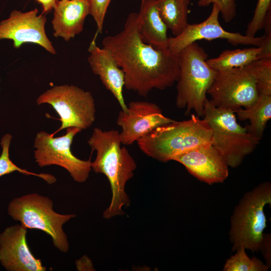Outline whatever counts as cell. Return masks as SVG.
<instances>
[{"label": "cell", "mask_w": 271, "mask_h": 271, "mask_svg": "<svg viewBox=\"0 0 271 271\" xmlns=\"http://www.w3.org/2000/svg\"><path fill=\"white\" fill-rule=\"evenodd\" d=\"M96 156L91 162V169L96 173L104 174L111 187L112 197L110 205L105 210L103 217L110 219L124 214L122 207L130 204L125 191L126 182L134 175L137 164L122 143L117 130H103L96 127L87 142Z\"/></svg>", "instance_id": "7a4b0ae2"}, {"label": "cell", "mask_w": 271, "mask_h": 271, "mask_svg": "<svg viewBox=\"0 0 271 271\" xmlns=\"http://www.w3.org/2000/svg\"><path fill=\"white\" fill-rule=\"evenodd\" d=\"M270 237L269 234H265L263 241L260 250L262 252L266 260L267 266L270 265Z\"/></svg>", "instance_id": "83f0119b"}, {"label": "cell", "mask_w": 271, "mask_h": 271, "mask_svg": "<svg viewBox=\"0 0 271 271\" xmlns=\"http://www.w3.org/2000/svg\"><path fill=\"white\" fill-rule=\"evenodd\" d=\"M199 181L209 185L223 182L229 174V166L221 152L211 143L191 149L175 157Z\"/></svg>", "instance_id": "5bb4252c"}, {"label": "cell", "mask_w": 271, "mask_h": 271, "mask_svg": "<svg viewBox=\"0 0 271 271\" xmlns=\"http://www.w3.org/2000/svg\"><path fill=\"white\" fill-rule=\"evenodd\" d=\"M38 105L50 104L60 116L61 125L55 134L64 128H88L95 120L96 108L92 94L74 85L55 86L41 94Z\"/></svg>", "instance_id": "ba28073f"}, {"label": "cell", "mask_w": 271, "mask_h": 271, "mask_svg": "<svg viewBox=\"0 0 271 271\" xmlns=\"http://www.w3.org/2000/svg\"><path fill=\"white\" fill-rule=\"evenodd\" d=\"M53 9V35L66 41L82 31L85 19L90 14L88 0L57 1Z\"/></svg>", "instance_id": "e0dca14e"}, {"label": "cell", "mask_w": 271, "mask_h": 271, "mask_svg": "<svg viewBox=\"0 0 271 271\" xmlns=\"http://www.w3.org/2000/svg\"><path fill=\"white\" fill-rule=\"evenodd\" d=\"M190 0H157L160 15L168 29L176 36L188 24Z\"/></svg>", "instance_id": "44dd1931"}, {"label": "cell", "mask_w": 271, "mask_h": 271, "mask_svg": "<svg viewBox=\"0 0 271 271\" xmlns=\"http://www.w3.org/2000/svg\"><path fill=\"white\" fill-rule=\"evenodd\" d=\"M81 130L77 127L67 128L65 134L57 138L44 131L38 132L34 140V152L38 165L40 167L59 166L66 170L75 181L85 182L92 170L91 160H80L71 151L74 137Z\"/></svg>", "instance_id": "9c48e42d"}, {"label": "cell", "mask_w": 271, "mask_h": 271, "mask_svg": "<svg viewBox=\"0 0 271 271\" xmlns=\"http://www.w3.org/2000/svg\"><path fill=\"white\" fill-rule=\"evenodd\" d=\"M12 136L10 134H6L2 138L1 145L2 152L0 156V177L7 174L18 171L20 173L28 175L38 177L48 183H51L54 179L53 175L46 173H34L17 166L9 158V148Z\"/></svg>", "instance_id": "603a6c76"}, {"label": "cell", "mask_w": 271, "mask_h": 271, "mask_svg": "<svg viewBox=\"0 0 271 271\" xmlns=\"http://www.w3.org/2000/svg\"><path fill=\"white\" fill-rule=\"evenodd\" d=\"M138 19L139 31L144 42L156 48H168V29L160 15L157 0L141 1Z\"/></svg>", "instance_id": "ac0fdd59"}, {"label": "cell", "mask_w": 271, "mask_h": 271, "mask_svg": "<svg viewBox=\"0 0 271 271\" xmlns=\"http://www.w3.org/2000/svg\"><path fill=\"white\" fill-rule=\"evenodd\" d=\"M96 32L88 49L89 56L88 62L92 72L99 77L102 83L113 95L121 110L126 112V105L123 94L124 75L111 52L103 47L97 46Z\"/></svg>", "instance_id": "2e32d148"}, {"label": "cell", "mask_w": 271, "mask_h": 271, "mask_svg": "<svg viewBox=\"0 0 271 271\" xmlns=\"http://www.w3.org/2000/svg\"><path fill=\"white\" fill-rule=\"evenodd\" d=\"M27 229L21 224L7 227L0 234V262L9 271H45L41 260L31 251Z\"/></svg>", "instance_id": "9a60e30c"}, {"label": "cell", "mask_w": 271, "mask_h": 271, "mask_svg": "<svg viewBox=\"0 0 271 271\" xmlns=\"http://www.w3.org/2000/svg\"><path fill=\"white\" fill-rule=\"evenodd\" d=\"M271 203V184H260L245 193L235 208L229 231L232 250L240 247L252 252L260 250L266 226L265 206Z\"/></svg>", "instance_id": "5b68a950"}, {"label": "cell", "mask_w": 271, "mask_h": 271, "mask_svg": "<svg viewBox=\"0 0 271 271\" xmlns=\"http://www.w3.org/2000/svg\"><path fill=\"white\" fill-rule=\"evenodd\" d=\"M38 13L37 9L25 13L13 11L8 19L0 22V40H12L15 48L25 43L37 44L55 54V49L45 32L47 19Z\"/></svg>", "instance_id": "4fadbf2b"}, {"label": "cell", "mask_w": 271, "mask_h": 271, "mask_svg": "<svg viewBox=\"0 0 271 271\" xmlns=\"http://www.w3.org/2000/svg\"><path fill=\"white\" fill-rule=\"evenodd\" d=\"M179 76L177 80L176 105L194 111L203 117L206 94L217 73L207 63L208 55L197 42L183 49L178 55Z\"/></svg>", "instance_id": "277c9868"}, {"label": "cell", "mask_w": 271, "mask_h": 271, "mask_svg": "<svg viewBox=\"0 0 271 271\" xmlns=\"http://www.w3.org/2000/svg\"><path fill=\"white\" fill-rule=\"evenodd\" d=\"M203 117L212 130L211 144L223 154L229 167L239 166L259 143L246 127L238 124L234 111L216 107L207 98Z\"/></svg>", "instance_id": "8992f818"}, {"label": "cell", "mask_w": 271, "mask_h": 271, "mask_svg": "<svg viewBox=\"0 0 271 271\" xmlns=\"http://www.w3.org/2000/svg\"><path fill=\"white\" fill-rule=\"evenodd\" d=\"M43 7L45 13L49 12L53 9L57 0H37Z\"/></svg>", "instance_id": "f1b7e54d"}, {"label": "cell", "mask_w": 271, "mask_h": 271, "mask_svg": "<svg viewBox=\"0 0 271 271\" xmlns=\"http://www.w3.org/2000/svg\"><path fill=\"white\" fill-rule=\"evenodd\" d=\"M220 9L213 4L209 17L204 21L197 24H187L180 34L169 38L168 48L173 54L178 55L188 45L198 40L225 39L233 46L238 45L260 46L264 42L266 35L261 37H249L239 33H233L224 30L219 22Z\"/></svg>", "instance_id": "8fae6325"}, {"label": "cell", "mask_w": 271, "mask_h": 271, "mask_svg": "<svg viewBox=\"0 0 271 271\" xmlns=\"http://www.w3.org/2000/svg\"><path fill=\"white\" fill-rule=\"evenodd\" d=\"M207 94L216 107L234 112L250 106L259 95L249 64L217 71Z\"/></svg>", "instance_id": "30bf717a"}, {"label": "cell", "mask_w": 271, "mask_h": 271, "mask_svg": "<svg viewBox=\"0 0 271 271\" xmlns=\"http://www.w3.org/2000/svg\"><path fill=\"white\" fill-rule=\"evenodd\" d=\"M90 7V15L92 16L97 26V32L102 33L105 16L111 0H88Z\"/></svg>", "instance_id": "4316f807"}, {"label": "cell", "mask_w": 271, "mask_h": 271, "mask_svg": "<svg viewBox=\"0 0 271 271\" xmlns=\"http://www.w3.org/2000/svg\"><path fill=\"white\" fill-rule=\"evenodd\" d=\"M249 66L258 95H271V58L254 61Z\"/></svg>", "instance_id": "cb8c5ba5"}, {"label": "cell", "mask_w": 271, "mask_h": 271, "mask_svg": "<svg viewBox=\"0 0 271 271\" xmlns=\"http://www.w3.org/2000/svg\"><path fill=\"white\" fill-rule=\"evenodd\" d=\"M124 75V87L147 97L154 89L171 87L179 76L178 55L168 49H158L143 40L139 29L138 13H130L123 29L102 40Z\"/></svg>", "instance_id": "6da1fadb"}, {"label": "cell", "mask_w": 271, "mask_h": 271, "mask_svg": "<svg viewBox=\"0 0 271 271\" xmlns=\"http://www.w3.org/2000/svg\"><path fill=\"white\" fill-rule=\"evenodd\" d=\"M53 206V203L48 197L31 193L12 200L8 206V214L25 228L40 230L49 235L54 246L66 253L69 243L63 225L76 215L57 213Z\"/></svg>", "instance_id": "52a82bcc"}, {"label": "cell", "mask_w": 271, "mask_h": 271, "mask_svg": "<svg viewBox=\"0 0 271 271\" xmlns=\"http://www.w3.org/2000/svg\"><path fill=\"white\" fill-rule=\"evenodd\" d=\"M236 0H199V7H207L211 4H216L219 8L223 20L226 23L230 22L236 14Z\"/></svg>", "instance_id": "484cf974"}, {"label": "cell", "mask_w": 271, "mask_h": 271, "mask_svg": "<svg viewBox=\"0 0 271 271\" xmlns=\"http://www.w3.org/2000/svg\"><path fill=\"white\" fill-rule=\"evenodd\" d=\"M225 263L224 271H266L268 267L256 257L250 258L242 247Z\"/></svg>", "instance_id": "7402d4cb"}, {"label": "cell", "mask_w": 271, "mask_h": 271, "mask_svg": "<svg viewBox=\"0 0 271 271\" xmlns=\"http://www.w3.org/2000/svg\"><path fill=\"white\" fill-rule=\"evenodd\" d=\"M271 58V34L260 46L244 49L227 50L218 57L207 59L208 65L216 71L244 67L252 62L263 58Z\"/></svg>", "instance_id": "d6986e66"}, {"label": "cell", "mask_w": 271, "mask_h": 271, "mask_svg": "<svg viewBox=\"0 0 271 271\" xmlns=\"http://www.w3.org/2000/svg\"><path fill=\"white\" fill-rule=\"evenodd\" d=\"M271 0H258L253 16L247 25L245 35L255 37L257 32L263 29L265 17L270 10Z\"/></svg>", "instance_id": "d4e9b609"}, {"label": "cell", "mask_w": 271, "mask_h": 271, "mask_svg": "<svg viewBox=\"0 0 271 271\" xmlns=\"http://www.w3.org/2000/svg\"><path fill=\"white\" fill-rule=\"evenodd\" d=\"M241 120L249 121L246 126L248 132L260 141L268 121L271 118V95L259 94L256 101L250 106L234 111Z\"/></svg>", "instance_id": "ffe728a7"}, {"label": "cell", "mask_w": 271, "mask_h": 271, "mask_svg": "<svg viewBox=\"0 0 271 271\" xmlns=\"http://www.w3.org/2000/svg\"><path fill=\"white\" fill-rule=\"evenodd\" d=\"M174 120L164 115L156 104L135 101L129 103L126 112H119L116 123L121 128L119 136L122 144L128 146L157 127Z\"/></svg>", "instance_id": "7c38bea8"}, {"label": "cell", "mask_w": 271, "mask_h": 271, "mask_svg": "<svg viewBox=\"0 0 271 271\" xmlns=\"http://www.w3.org/2000/svg\"><path fill=\"white\" fill-rule=\"evenodd\" d=\"M201 117L193 114L187 120L160 126L137 141L139 148L147 156L167 162L191 149L211 143V127Z\"/></svg>", "instance_id": "3957f363"}]
</instances>
